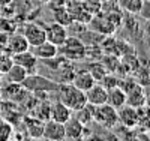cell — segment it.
<instances>
[{"label":"cell","instance_id":"obj_1","mask_svg":"<svg viewBox=\"0 0 150 141\" xmlns=\"http://www.w3.org/2000/svg\"><path fill=\"white\" fill-rule=\"evenodd\" d=\"M57 92H59V101L62 104H65L68 108H71L74 113L87 104L86 93L80 90L78 87H75L72 83L60 84Z\"/></svg>","mask_w":150,"mask_h":141},{"label":"cell","instance_id":"obj_2","mask_svg":"<svg viewBox=\"0 0 150 141\" xmlns=\"http://www.w3.org/2000/svg\"><path fill=\"white\" fill-rule=\"evenodd\" d=\"M59 54L69 62H77L86 59V44L80 38H66V41L59 47Z\"/></svg>","mask_w":150,"mask_h":141},{"label":"cell","instance_id":"obj_3","mask_svg":"<svg viewBox=\"0 0 150 141\" xmlns=\"http://www.w3.org/2000/svg\"><path fill=\"white\" fill-rule=\"evenodd\" d=\"M93 122H96L99 126L105 128V129H111V128H114L119 123L117 110L108 104L98 105L95 107V111H93Z\"/></svg>","mask_w":150,"mask_h":141},{"label":"cell","instance_id":"obj_4","mask_svg":"<svg viewBox=\"0 0 150 141\" xmlns=\"http://www.w3.org/2000/svg\"><path fill=\"white\" fill-rule=\"evenodd\" d=\"M21 35L26 38L30 47H36L47 41L45 36V27L39 23H26L21 27Z\"/></svg>","mask_w":150,"mask_h":141},{"label":"cell","instance_id":"obj_5","mask_svg":"<svg viewBox=\"0 0 150 141\" xmlns=\"http://www.w3.org/2000/svg\"><path fill=\"white\" fill-rule=\"evenodd\" d=\"M23 86L27 90H33V92H50V90H59L60 84L33 74V75H27V78L23 81Z\"/></svg>","mask_w":150,"mask_h":141},{"label":"cell","instance_id":"obj_6","mask_svg":"<svg viewBox=\"0 0 150 141\" xmlns=\"http://www.w3.org/2000/svg\"><path fill=\"white\" fill-rule=\"evenodd\" d=\"M45 36H47V41L48 42H51L57 47H60L62 44H63L66 41V38H68V30L65 26H62L59 23H51V24H48L45 26Z\"/></svg>","mask_w":150,"mask_h":141},{"label":"cell","instance_id":"obj_7","mask_svg":"<svg viewBox=\"0 0 150 141\" xmlns=\"http://www.w3.org/2000/svg\"><path fill=\"white\" fill-rule=\"evenodd\" d=\"M12 62L17 63V65L23 66L24 69L27 71L29 75L36 74V68H38V59L36 56L32 53V51H23V53H17L12 54Z\"/></svg>","mask_w":150,"mask_h":141},{"label":"cell","instance_id":"obj_8","mask_svg":"<svg viewBox=\"0 0 150 141\" xmlns=\"http://www.w3.org/2000/svg\"><path fill=\"white\" fill-rule=\"evenodd\" d=\"M42 137H45L48 140H54V141H63L65 140V126H63V123L51 120V119L44 122Z\"/></svg>","mask_w":150,"mask_h":141},{"label":"cell","instance_id":"obj_9","mask_svg":"<svg viewBox=\"0 0 150 141\" xmlns=\"http://www.w3.org/2000/svg\"><path fill=\"white\" fill-rule=\"evenodd\" d=\"M84 93H86L87 102L92 104V105H95V107L107 104V89L102 87L99 83H95L90 89H87Z\"/></svg>","mask_w":150,"mask_h":141},{"label":"cell","instance_id":"obj_10","mask_svg":"<svg viewBox=\"0 0 150 141\" xmlns=\"http://www.w3.org/2000/svg\"><path fill=\"white\" fill-rule=\"evenodd\" d=\"M3 96L9 99L11 102H23L29 96V90L23 84H15V83H8V86L3 90Z\"/></svg>","mask_w":150,"mask_h":141},{"label":"cell","instance_id":"obj_11","mask_svg":"<svg viewBox=\"0 0 150 141\" xmlns=\"http://www.w3.org/2000/svg\"><path fill=\"white\" fill-rule=\"evenodd\" d=\"M117 116H119V122L125 126H128V128H134L140 122V116H138L137 108H134L128 104L117 110Z\"/></svg>","mask_w":150,"mask_h":141},{"label":"cell","instance_id":"obj_12","mask_svg":"<svg viewBox=\"0 0 150 141\" xmlns=\"http://www.w3.org/2000/svg\"><path fill=\"white\" fill-rule=\"evenodd\" d=\"M107 104L116 110L122 108L123 105H126V92L120 86L108 89L107 90Z\"/></svg>","mask_w":150,"mask_h":141},{"label":"cell","instance_id":"obj_13","mask_svg":"<svg viewBox=\"0 0 150 141\" xmlns=\"http://www.w3.org/2000/svg\"><path fill=\"white\" fill-rule=\"evenodd\" d=\"M33 48V54L36 56L38 60H47V59H53L54 56L59 54V47L48 42V41H44L42 44L36 45V47H32Z\"/></svg>","mask_w":150,"mask_h":141},{"label":"cell","instance_id":"obj_14","mask_svg":"<svg viewBox=\"0 0 150 141\" xmlns=\"http://www.w3.org/2000/svg\"><path fill=\"white\" fill-rule=\"evenodd\" d=\"M72 110L68 108L65 104H62L60 101L54 102L50 108V119L51 120H56V122H60V123H65L66 120H69L72 117Z\"/></svg>","mask_w":150,"mask_h":141},{"label":"cell","instance_id":"obj_15","mask_svg":"<svg viewBox=\"0 0 150 141\" xmlns=\"http://www.w3.org/2000/svg\"><path fill=\"white\" fill-rule=\"evenodd\" d=\"M95 78L92 77V74L87 71V69H80V71H75V75H74V80H72V84L75 87H78L80 90L86 92L87 89H90L93 84H95Z\"/></svg>","mask_w":150,"mask_h":141},{"label":"cell","instance_id":"obj_16","mask_svg":"<svg viewBox=\"0 0 150 141\" xmlns=\"http://www.w3.org/2000/svg\"><path fill=\"white\" fill-rule=\"evenodd\" d=\"M8 53L12 56V54H17V53H23V51H27L30 48L29 42L26 41V38H24L21 33H17L14 36H11L9 38V41H8Z\"/></svg>","mask_w":150,"mask_h":141},{"label":"cell","instance_id":"obj_17","mask_svg":"<svg viewBox=\"0 0 150 141\" xmlns=\"http://www.w3.org/2000/svg\"><path fill=\"white\" fill-rule=\"evenodd\" d=\"M65 126V138L68 140H77L83 137V131H84V125L80 123L75 117H71L69 120H66L63 123Z\"/></svg>","mask_w":150,"mask_h":141},{"label":"cell","instance_id":"obj_18","mask_svg":"<svg viewBox=\"0 0 150 141\" xmlns=\"http://www.w3.org/2000/svg\"><path fill=\"white\" fill-rule=\"evenodd\" d=\"M126 104L134 108L143 107L146 104V93L143 92V86H137L134 90L126 93Z\"/></svg>","mask_w":150,"mask_h":141},{"label":"cell","instance_id":"obj_19","mask_svg":"<svg viewBox=\"0 0 150 141\" xmlns=\"http://www.w3.org/2000/svg\"><path fill=\"white\" fill-rule=\"evenodd\" d=\"M27 71L24 69L23 66H20V65H17V63H14L11 68H9V71L6 72V80H8V83H15V84H23V81L27 78Z\"/></svg>","mask_w":150,"mask_h":141},{"label":"cell","instance_id":"obj_20","mask_svg":"<svg viewBox=\"0 0 150 141\" xmlns=\"http://www.w3.org/2000/svg\"><path fill=\"white\" fill-rule=\"evenodd\" d=\"M92 26L95 27V30H98L99 33H104V35H110L116 30V27L110 23V20L104 15V17H98V18H92L90 20Z\"/></svg>","mask_w":150,"mask_h":141},{"label":"cell","instance_id":"obj_21","mask_svg":"<svg viewBox=\"0 0 150 141\" xmlns=\"http://www.w3.org/2000/svg\"><path fill=\"white\" fill-rule=\"evenodd\" d=\"M93 111H95V105H92V104L87 102L84 107H81L80 110L75 111V113H77V114H75V119L86 126V125H89V123L93 122Z\"/></svg>","mask_w":150,"mask_h":141},{"label":"cell","instance_id":"obj_22","mask_svg":"<svg viewBox=\"0 0 150 141\" xmlns=\"http://www.w3.org/2000/svg\"><path fill=\"white\" fill-rule=\"evenodd\" d=\"M54 21L68 27V26H71L74 23V17L68 8H56L54 9Z\"/></svg>","mask_w":150,"mask_h":141},{"label":"cell","instance_id":"obj_23","mask_svg":"<svg viewBox=\"0 0 150 141\" xmlns=\"http://www.w3.org/2000/svg\"><path fill=\"white\" fill-rule=\"evenodd\" d=\"M27 122V132L32 138H39L42 137V131H44V122L39 119H26Z\"/></svg>","mask_w":150,"mask_h":141},{"label":"cell","instance_id":"obj_24","mask_svg":"<svg viewBox=\"0 0 150 141\" xmlns=\"http://www.w3.org/2000/svg\"><path fill=\"white\" fill-rule=\"evenodd\" d=\"M117 5L120 9L126 11L128 14H138L140 9H141V5H143V0H117Z\"/></svg>","mask_w":150,"mask_h":141},{"label":"cell","instance_id":"obj_25","mask_svg":"<svg viewBox=\"0 0 150 141\" xmlns=\"http://www.w3.org/2000/svg\"><path fill=\"white\" fill-rule=\"evenodd\" d=\"M137 83L140 86H150V62H147V68H144L143 65L137 66Z\"/></svg>","mask_w":150,"mask_h":141},{"label":"cell","instance_id":"obj_26","mask_svg":"<svg viewBox=\"0 0 150 141\" xmlns=\"http://www.w3.org/2000/svg\"><path fill=\"white\" fill-rule=\"evenodd\" d=\"M87 71H89L90 74H92V77H93V78H95V81L96 83H99V81H101L102 78H104V77H105V74H108L107 72V69L104 68V65H102V63L101 62H93V63H90V65H89V69H87Z\"/></svg>","mask_w":150,"mask_h":141},{"label":"cell","instance_id":"obj_27","mask_svg":"<svg viewBox=\"0 0 150 141\" xmlns=\"http://www.w3.org/2000/svg\"><path fill=\"white\" fill-rule=\"evenodd\" d=\"M81 5H83V9L92 15H96L102 11V0H83Z\"/></svg>","mask_w":150,"mask_h":141},{"label":"cell","instance_id":"obj_28","mask_svg":"<svg viewBox=\"0 0 150 141\" xmlns=\"http://www.w3.org/2000/svg\"><path fill=\"white\" fill-rule=\"evenodd\" d=\"M74 75H75V69L72 68V63L66 65L63 69H60V75H59V81L62 84H66V83H72L74 80Z\"/></svg>","mask_w":150,"mask_h":141},{"label":"cell","instance_id":"obj_29","mask_svg":"<svg viewBox=\"0 0 150 141\" xmlns=\"http://www.w3.org/2000/svg\"><path fill=\"white\" fill-rule=\"evenodd\" d=\"M50 108H51V105L48 104V102H44V104H38L36 107V119H39V120H50Z\"/></svg>","mask_w":150,"mask_h":141},{"label":"cell","instance_id":"obj_30","mask_svg":"<svg viewBox=\"0 0 150 141\" xmlns=\"http://www.w3.org/2000/svg\"><path fill=\"white\" fill-rule=\"evenodd\" d=\"M101 63L104 65V68L107 69V72H111V74L114 72V71L119 68V65H120L116 56H105V57L102 59Z\"/></svg>","mask_w":150,"mask_h":141},{"label":"cell","instance_id":"obj_31","mask_svg":"<svg viewBox=\"0 0 150 141\" xmlns=\"http://www.w3.org/2000/svg\"><path fill=\"white\" fill-rule=\"evenodd\" d=\"M119 80L116 78V77L114 75H112V74H105V77H104V78L101 80V81H99V84H101L102 87H105L107 89V90H108V89H112V87H116V86H119Z\"/></svg>","mask_w":150,"mask_h":141},{"label":"cell","instance_id":"obj_32","mask_svg":"<svg viewBox=\"0 0 150 141\" xmlns=\"http://www.w3.org/2000/svg\"><path fill=\"white\" fill-rule=\"evenodd\" d=\"M14 65L11 54H0V74H6L9 68Z\"/></svg>","mask_w":150,"mask_h":141},{"label":"cell","instance_id":"obj_33","mask_svg":"<svg viewBox=\"0 0 150 141\" xmlns=\"http://www.w3.org/2000/svg\"><path fill=\"white\" fill-rule=\"evenodd\" d=\"M12 134V128L9 123H6L5 120H0V141H6V138H9Z\"/></svg>","mask_w":150,"mask_h":141},{"label":"cell","instance_id":"obj_34","mask_svg":"<svg viewBox=\"0 0 150 141\" xmlns=\"http://www.w3.org/2000/svg\"><path fill=\"white\" fill-rule=\"evenodd\" d=\"M138 15L141 17V20H146V21L150 20V0H143V5H141Z\"/></svg>","mask_w":150,"mask_h":141},{"label":"cell","instance_id":"obj_35","mask_svg":"<svg viewBox=\"0 0 150 141\" xmlns=\"http://www.w3.org/2000/svg\"><path fill=\"white\" fill-rule=\"evenodd\" d=\"M86 141H105V138L102 137H96V135H92L89 138H86Z\"/></svg>","mask_w":150,"mask_h":141},{"label":"cell","instance_id":"obj_36","mask_svg":"<svg viewBox=\"0 0 150 141\" xmlns=\"http://www.w3.org/2000/svg\"><path fill=\"white\" fill-rule=\"evenodd\" d=\"M146 35H147V38H149V39H150V20L147 21V24H146Z\"/></svg>","mask_w":150,"mask_h":141},{"label":"cell","instance_id":"obj_37","mask_svg":"<svg viewBox=\"0 0 150 141\" xmlns=\"http://www.w3.org/2000/svg\"><path fill=\"white\" fill-rule=\"evenodd\" d=\"M12 3V0H0V6H8Z\"/></svg>","mask_w":150,"mask_h":141},{"label":"cell","instance_id":"obj_38","mask_svg":"<svg viewBox=\"0 0 150 141\" xmlns=\"http://www.w3.org/2000/svg\"><path fill=\"white\" fill-rule=\"evenodd\" d=\"M32 141H54V140H48L45 137H39V138H33Z\"/></svg>","mask_w":150,"mask_h":141},{"label":"cell","instance_id":"obj_39","mask_svg":"<svg viewBox=\"0 0 150 141\" xmlns=\"http://www.w3.org/2000/svg\"><path fill=\"white\" fill-rule=\"evenodd\" d=\"M108 2H116L117 3V0H108Z\"/></svg>","mask_w":150,"mask_h":141}]
</instances>
